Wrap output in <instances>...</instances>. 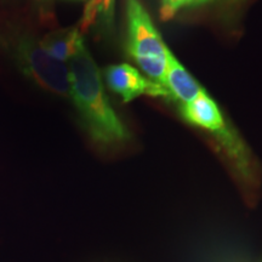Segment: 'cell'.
Segmentation results:
<instances>
[{
	"instance_id": "6da1fadb",
	"label": "cell",
	"mask_w": 262,
	"mask_h": 262,
	"mask_svg": "<svg viewBox=\"0 0 262 262\" xmlns=\"http://www.w3.org/2000/svg\"><path fill=\"white\" fill-rule=\"evenodd\" d=\"M72 91L75 106L91 137L103 145H113L129 137L126 127L111 106L93 56L85 44L70 61Z\"/></svg>"
},
{
	"instance_id": "7a4b0ae2",
	"label": "cell",
	"mask_w": 262,
	"mask_h": 262,
	"mask_svg": "<svg viewBox=\"0 0 262 262\" xmlns=\"http://www.w3.org/2000/svg\"><path fill=\"white\" fill-rule=\"evenodd\" d=\"M126 18L127 52L150 81L165 89L168 47L140 0H126Z\"/></svg>"
},
{
	"instance_id": "3957f363",
	"label": "cell",
	"mask_w": 262,
	"mask_h": 262,
	"mask_svg": "<svg viewBox=\"0 0 262 262\" xmlns=\"http://www.w3.org/2000/svg\"><path fill=\"white\" fill-rule=\"evenodd\" d=\"M180 112L186 122L212 134L242 179L249 182L253 180L254 168L250 153L241 137L226 123L215 101L205 91L192 102L181 104Z\"/></svg>"
},
{
	"instance_id": "277c9868",
	"label": "cell",
	"mask_w": 262,
	"mask_h": 262,
	"mask_svg": "<svg viewBox=\"0 0 262 262\" xmlns=\"http://www.w3.org/2000/svg\"><path fill=\"white\" fill-rule=\"evenodd\" d=\"M18 62L24 71L40 86L54 94L71 96V70L41 47L40 42L24 40L17 47Z\"/></svg>"
},
{
	"instance_id": "5b68a950",
	"label": "cell",
	"mask_w": 262,
	"mask_h": 262,
	"mask_svg": "<svg viewBox=\"0 0 262 262\" xmlns=\"http://www.w3.org/2000/svg\"><path fill=\"white\" fill-rule=\"evenodd\" d=\"M106 80L110 89L119 95L124 102H130L143 94L169 97L168 91L163 86L143 77L130 64H114L108 67Z\"/></svg>"
},
{
	"instance_id": "8992f818",
	"label": "cell",
	"mask_w": 262,
	"mask_h": 262,
	"mask_svg": "<svg viewBox=\"0 0 262 262\" xmlns=\"http://www.w3.org/2000/svg\"><path fill=\"white\" fill-rule=\"evenodd\" d=\"M164 86L168 91L169 98L176 101L180 106L194 101L196 97L204 93V89L199 85L194 78L188 73L180 61L169 50L168 64Z\"/></svg>"
},
{
	"instance_id": "52a82bcc",
	"label": "cell",
	"mask_w": 262,
	"mask_h": 262,
	"mask_svg": "<svg viewBox=\"0 0 262 262\" xmlns=\"http://www.w3.org/2000/svg\"><path fill=\"white\" fill-rule=\"evenodd\" d=\"M40 44L51 56L66 62L72 60L84 44V40L77 28H71L50 33L42 39Z\"/></svg>"
},
{
	"instance_id": "ba28073f",
	"label": "cell",
	"mask_w": 262,
	"mask_h": 262,
	"mask_svg": "<svg viewBox=\"0 0 262 262\" xmlns=\"http://www.w3.org/2000/svg\"><path fill=\"white\" fill-rule=\"evenodd\" d=\"M199 0H163L160 8L162 19H170L183 6H194Z\"/></svg>"
},
{
	"instance_id": "9c48e42d",
	"label": "cell",
	"mask_w": 262,
	"mask_h": 262,
	"mask_svg": "<svg viewBox=\"0 0 262 262\" xmlns=\"http://www.w3.org/2000/svg\"><path fill=\"white\" fill-rule=\"evenodd\" d=\"M210 2H214V0H199L198 3H196V5H202V4H206V3H210Z\"/></svg>"
}]
</instances>
